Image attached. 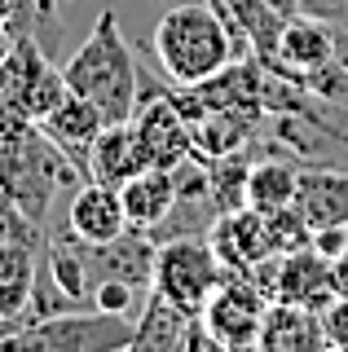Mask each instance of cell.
<instances>
[{"label": "cell", "mask_w": 348, "mask_h": 352, "mask_svg": "<svg viewBox=\"0 0 348 352\" xmlns=\"http://www.w3.org/2000/svg\"><path fill=\"white\" fill-rule=\"evenodd\" d=\"M309 247L318 251L322 260H340L344 251H348V225H322V229H313Z\"/></svg>", "instance_id": "cell-24"}, {"label": "cell", "mask_w": 348, "mask_h": 352, "mask_svg": "<svg viewBox=\"0 0 348 352\" xmlns=\"http://www.w3.org/2000/svg\"><path fill=\"white\" fill-rule=\"evenodd\" d=\"M318 317H322V339H326V348L348 352V300H340V295H335V300L326 304Z\"/></svg>", "instance_id": "cell-22"}, {"label": "cell", "mask_w": 348, "mask_h": 352, "mask_svg": "<svg viewBox=\"0 0 348 352\" xmlns=\"http://www.w3.org/2000/svg\"><path fill=\"white\" fill-rule=\"evenodd\" d=\"M150 53H155L159 75L168 84L194 88L221 75L243 53V40L230 31V22L221 18L212 0H172L155 22Z\"/></svg>", "instance_id": "cell-2"}, {"label": "cell", "mask_w": 348, "mask_h": 352, "mask_svg": "<svg viewBox=\"0 0 348 352\" xmlns=\"http://www.w3.org/2000/svg\"><path fill=\"white\" fill-rule=\"evenodd\" d=\"M146 168V154H141V141H137V128L133 119L124 124H106L102 137L93 141V154H89V176L93 181H106V185H124L128 176H137Z\"/></svg>", "instance_id": "cell-18"}, {"label": "cell", "mask_w": 348, "mask_h": 352, "mask_svg": "<svg viewBox=\"0 0 348 352\" xmlns=\"http://www.w3.org/2000/svg\"><path fill=\"white\" fill-rule=\"evenodd\" d=\"M296 185H300V168L282 154V159H260L252 163L247 176V207H256L260 216L282 212V207L296 203Z\"/></svg>", "instance_id": "cell-19"}, {"label": "cell", "mask_w": 348, "mask_h": 352, "mask_svg": "<svg viewBox=\"0 0 348 352\" xmlns=\"http://www.w3.org/2000/svg\"><path fill=\"white\" fill-rule=\"evenodd\" d=\"M260 348H265V352H322L326 339H322L318 308L269 300L265 326H260Z\"/></svg>", "instance_id": "cell-15"}, {"label": "cell", "mask_w": 348, "mask_h": 352, "mask_svg": "<svg viewBox=\"0 0 348 352\" xmlns=\"http://www.w3.org/2000/svg\"><path fill=\"white\" fill-rule=\"evenodd\" d=\"M0 31H9V36H40L27 0H0Z\"/></svg>", "instance_id": "cell-23"}, {"label": "cell", "mask_w": 348, "mask_h": 352, "mask_svg": "<svg viewBox=\"0 0 348 352\" xmlns=\"http://www.w3.org/2000/svg\"><path fill=\"white\" fill-rule=\"evenodd\" d=\"M9 242H45V229H40L36 220H27L5 194H0V247H9Z\"/></svg>", "instance_id": "cell-21"}, {"label": "cell", "mask_w": 348, "mask_h": 352, "mask_svg": "<svg viewBox=\"0 0 348 352\" xmlns=\"http://www.w3.org/2000/svg\"><path fill=\"white\" fill-rule=\"evenodd\" d=\"M274 300L287 304H304V308H322L335 300L331 291V260H322L313 247H296V251H278L274 264Z\"/></svg>", "instance_id": "cell-13"}, {"label": "cell", "mask_w": 348, "mask_h": 352, "mask_svg": "<svg viewBox=\"0 0 348 352\" xmlns=\"http://www.w3.org/2000/svg\"><path fill=\"white\" fill-rule=\"evenodd\" d=\"M119 203L133 229H155L163 216L177 207V172L172 168H141L137 176H128L119 185Z\"/></svg>", "instance_id": "cell-17"}, {"label": "cell", "mask_w": 348, "mask_h": 352, "mask_svg": "<svg viewBox=\"0 0 348 352\" xmlns=\"http://www.w3.org/2000/svg\"><path fill=\"white\" fill-rule=\"evenodd\" d=\"M212 348V335L203 326V313L172 304L168 295L146 291V308L133 330V352H199Z\"/></svg>", "instance_id": "cell-9"}, {"label": "cell", "mask_w": 348, "mask_h": 352, "mask_svg": "<svg viewBox=\"0 0 348 352\" xmlns=\"http://www.w3.org/2000/svg\"><path fill=\"white\" fill-rule=\"evenodd\" d=\"M331 291L340 295V300H348V251L340 260H331Z\"/></svg>", "instance_id": "cell-27"}, {"label": "cell", "mask_w": 348, "mask_h": 352, "mask_svg": "<svg viewBox=\"0 0 348 352\" xmlns=\"http://www.w3.org/2000/svg\"><path fill=\"white\" fill-rule=\"evenodd\" d=\"M265 308H269V295L247 273H225L221 286L203 304V326L212 335V348H225V352L260 348Z\"/></svg>", "instance_id": "cell-7"}, {"label": "cell", "mask_w": 348, "mask_h": 352, "mask_svg": "<svg viewBox=\"0 0 348 352\" xmlns=\"http://www.w3.org/2000/svg\"><path fill=\"white\" fill-rule=\"evenodd\" d=\"M141 295H146V291H137V286L124 282V278H102V282H93V308H102V313L133 317V308H137Z\"/></svg>", "instance_id": "cell-20"}, {"label": "cell", "mask_w": 348, "mask_h": 352, "mask_svg": "<svg viewBox=\"0 0 348 352\" xmlns=\"http://www.w3.org/2000/svg\"><path fill=\"white\" fill-rule=\"evenodd\" d=\"M133 128H137V141H141V154H146V168H177L181 159L194 154V137H190V124L181 119V110L172 106V88L146 97L133 115Z\"/></svg>", "instance_id": "cell-10"}, {"label": "cell", "mask_w": 348, "mask_h": 352, "mask_svg": "<svg viewBox=\"0 0 348 352\" xmlns=\"http://www.w3.org/2000/svg\"><path fill=\"white\" fill-rule=\"evenodd\" d=\"M40 128L53 137V146H58L67 159L80 168L84 176H89V154H93V141L102 137V128H106V119H102V110H97L89 97H80V93H67L58 106L49 110L45 119H40Z\"/></svg>", "instance_id": "cell-14"}, {"label": "cell", "mask_w": 348, "mask_h": 352, "mask_svg": "<svg viewBox=\"0 0 348 352\" xmlns=\"http://www.w3.org/2000/svg\"><path fill=\"white\" fill-rule=\"evenodd\" d=\"M208 242L216 247V256L230 273H247L252 264H260L265 256H274V242H269V225L256 207H234L221 212L208 229Z\"/></svg>", "instance_id": "cell-11"}, {"label": "cell", "mask_w": 348, "mask_h": 352, "mask_svg": "<svg viewBox=\"0 0 348 352\" xmlns=\"http://www.w3.org/2000/svg\"><path fill=\"white\" fill-rule=\"evenodd\" d=\"M89 176L53 146V137L36 119L0 115V194L27 220L49 229V212L58 203V194L75 190Z\"/></svg>", "instance_id": "cell-1"}, {"label": "cell", "mask_w": 348, "mask_h": 352, "mask_svg": "<svg viewBox=\"0 0 348 352\" xmlns=\"http://www.w3.org/2000/svg\"><path fill=\"white\" fill-rule=\"evenodd\" d=\"M300 14L322 18V22H331V27L348 31V0H300Z\"/></svg>", "instance_id": "cell-25"}, {"label": "cell", "mask_w": 348, "mask_h": 352, "mask_svg": "<svg viewBox=\"0 0 348 352\" xmlns=\"http://www.w3.org/2000/svg\"><path fill=\"white\" fill-rule=\"evenodd\" d=\"M27 5H31V14H36V27H40V31L58 22V9H62V0H27Z\"/></svg>", "instance_id": "cell-26"}, {"label": "cell", "mask_w": 348, "mask_h": 352, "mask_svg": "<svg viewBox=\"0 0 348 352\" xmlns=\"http://www.w3.org/2000/svg\"><path fill=\"white\" fill-rule=\"evenodd\" d=\"M296 207L309 220V229L322 225H348V172L340 168H300Z\"/></svg>", "instance_id": "cell-16"}, {"label": "cell", "mask_w": 348, "mask_h": 352, "mask_svg": "<svg viewBox=\"0 0 348 352\" xmlns=\"http://www.w3.org/2000/svg\"><path fill=\"white\" fill-rule=\"evenodd\" d=\"M67 88L102 110L106 124H124L137 115L141 106V66L128 36L119 31V14L102 9L97 22L89 27V36L80 40V49L62 62Z\"/></svg>", "instance_id": "cell-3"}, {"label": "cell", "mask_w": 348, "mask_h": 352, "mask_svg": "<svg viewBox=\"0 0 348 352\" xmlns=\"http://www.w3.org/2000/svg\"><path fill=\"white\" fill-rule=\"evenodd\" d=\"M67 93L71 88L62 66L49 62L36 36H18L14 49L0 58V115H23L40 124Z\"/></svg>", "instance_id": "cell-5"}, {"label": "cell", "mask_w": 348, "mask_h": 352, "mask_svg": "<svg viewBox=\"0 0 348 352\" xmlns=\"http://www.w3.org/2000/svg\"><path fill=\"white\" fill-rule=\"evenodd\" d=\"M335 53H340V27H331L322 18H309V14H291L278 31L274 66H265V71L287 75L296 84H309L318 71H326L335 62Z\"/></svg>", "instance_id": "cell-8"}, {"label": "cell", "mask_w": 348, "mask_h": 352, "mask_svg": "<svg viewBox=\"0 0 348 352\" xmlns=\"http://www.w3.org/2000/svg\"><path fill=\"white\" fill-rule=\"evenodd\" d=\"M133 317L102 313V308H67L58 317H45L36 326H23L18 335H9L0 348L18 352H115L133 348Z\"/></svg>", "instance_id": "cell-4"}, {"label": "cell", "mask_w": 348, "mask_h": 352, "mask_svg": "<svg viewBox=\"0 0 348 352\" xmlns=\"http://www.w3.org/2000/svg\"><path fill=\"white\" fill-rule=\"evenodd\" d=\"M62 225H67L75 238H84V242H111V238H119V234L128 229V216H124V203H119V190L89 176L84 185H75Z\"/></svg>", "instance_id": "cell-12"}, {"label": "cell", "mask_w": 348, "mask_h": 352, "mask_svg": "<svg viewBox=\"0 0 348 352\" xmlns=\"http://www.w3.org/2000/svg\"><path fill=\"white\" fill-rule=\"evenodd\" d=\"M225 273H230V269L221 264V256H216V247L208 242V234L168 238V242H159L155 282H150V291L168 295L172 304L190 308V313H203L208 295L221 286Z\"/></svg>", "instance_id": "cell-6"}]
</instances>
